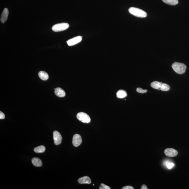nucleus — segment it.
I'll use <instances>...</instances> for the list:
<instances>
[{
	"instance_id": "obj_1",
	"label": "nucleus",
	"mask_w": 189,
	"mask_h": 189,
	"mask_svg": "<svg viewBox=\"0 0 189 189\" xmlns=\"http://www.w3.org/2000/svg\"><path fill=\"white\" fill-rule=\"evenodd\" d=\"M129 11L131 14L138 17L145 18L147 15V13L144 11L135 7H131L130 8Z\"/></svg>"
},
{
	"instance_id": "obj_2",
	"label": "nucleus",
	"mask_w": 189,
	"mask_h": 189,
	"mask_svg": "<svg viewBox=\"0 0 189 189\" xmlns=\"http://www.w3.org/2000/svg\"><path fill=\"white\" fill-rule=\"evenodd\" d=\"M172 67L175 72L179 74L185 73L187 68L186 66L184 64L177 62L174 63Z\"/></svg>"
},
{
	"instance_id": "obj_3",
	"label": "nucleus",
	"mask_w": 189,
	"mask_h": 189,
	"mask_svg": "<svg viewBox=\"0 0 189 189\" xmlns=\"http://www.w3.org/2000/svg\"><path fill=\"white\" fill-rule=\"evenodd\" d=\"M69 26V24L67 23H61L53 26L52 27V30L55 32L62 31L67 30Z\"/></svg>"
},
{
	"instance_id": "obj_4",
	"label": "nucleus",
	"mask_w": 189,
	"mask_h": 189,
	"mask_svg": "<svg viewBox=\"0 0 189 189\" xmlns=\"http://www.w3.org/2000/svg\"><path fill=\"white\" fill-rule=\"evenodd\" d=\"M77 119L82 123H88L90 122L91 119L89 115L85 113L80 112L77 114Z\"/></svg>"
},
{
	"instance_id": "obj_5",
	"label": "nucleus",
	"mask_w": 189,
	"mask_h": 189,
	"mask_svg": "<svg viewBox=\"0 0 189 189\" xmlns=\"http://www.w3.org/2000/svg\"><path fill=\"white\" fill-rule=\"evenodd\" d=\"M53 138L54 140V144L56 145H58L61 143L62 137L61 134L57 131H55L53 132Z\"/></svg>"
},
{
	"instance_id": "obj_6",
	"label": "nucleus",
	"mask_w": 189,
	"mask_h": 189,
	"mask_svg": "<svg viewBox=\"0 0 189 189\" xmlns=\"http://www.w3.org/2000/svg\"><path fill=\"white\" fill-rule=\"evenodd\" d=\"M82 142V138L80 135L76 134L74 135L72 140L73 145L75 147H77L80 145Z\"/></svg>"
},
{
	"instance_id": "obj_7",
	"label": "nucleus",
	"mask_w": 189,
	"mask_h": 189,
	"mask_svg": "<svg viewBox=\"0 0 189 189\" xmlns=\"http://www.w3.org/2000/svg\"><path fill=\"white\" fill-rule=\"evenodd\" d=\"M165 154L170 157H173L176 156L178 154L177 151L172 148H167L164 151Z\"/></svg>"
},
{
	"instance_id": "obj_8",
	"label": "nucleus",
	"mask_w": 189,
	"mask_h": 189,
	"mask_svg": "<svg viewBox=\"0 0 189 189\" xmlns=\"http://www.w3.org/2000/svg\"><path fill=\"white\" fill-rule=\"evenodd\" d=\"M82 40V38L81 36H79L69 40L67 41V42L69 46H72L75 45L76 44L81 42Z\"/></svg>"
},
{
	"instance_id": "obj_9",
	"label": "nucleus",
	"mask_w": 189,
	"mask_h": 189,
	"mask_svg": "<svg viewBox=\"0 0 189 189\" xmlns=\"http://www.w3.org/2000/svg\"><path fill=\"white\" fill-rule=\"evenodd\" d=\"M9 12L8 9L5 8L4 9L2 14L1 15V22L3 23H4L7 20L8 18Z\"/></svg>"
},
{
	"instance_id": "obj_10",
	"label": "nucleus",
	"mask_w": 189,
	"mask_h": 189,
	"mask_svg": "<svg viewBox=\"0 0 189 189\" xmlns=\"http://www.w3.org/2000/svg\"><path fill=\"white\" fill-rule=\"evenodd\" d=\"M78 181L80 184H91V182L90 178L88 176H85L79 178Z\"/></svg>"
},
{
	"instance_id": "obj_11",
	"label": "nucleus",
	"mask_w": 189,
	"mask_h": 189,
	"mask_svg": "<svg viewBox=\"0 0 189 189\" xmlns=\"http://www.w3.org/2000/svg\"><path fill=\"white\" fill-rule=\"evenodd\" d=\"M55 90V94L56 96L60 97H65V93L64 91L60 88H57Z\"/></svg>"
},
{
	"instance_id": "obj_12",
	"label": "nucleus",
	"mask_w": 189,
	"mask_h": 189,
	"mask_svg": "<svg viewBox=\"0 0 189 189\" xmlns=\"http://www.w3.org/2000/svg\"><path fill=\"white\" fill-rule=\"evenodd\" d=\"M32 162L33 165L36 167H41L42 165V161L38 158L34 157L32 158Z\"/></svg>"
},
{
	"instance_id": "obj_13",
	"label": "nucleus",
	"mask_w": 189,
	"mask_h": 189,
	"mask_svg": "<svg viewBox=\"0 0 189 189\" xmlns=\"http://www.w3.org/2000/svg\"><path fill=\"white\" fill-rule=\"evenodd\" d=\"M117 98H124L127 96V93L123 90H120L117 91L116 93Z\"/></svg>"
},
{
	"instance_id": "obj_14",
	"label": "nucleus",
	"mask_w": 189,
	"mask_h": 189,
	"mask_svg": "<svg viewBox=\"0 0 189 189\" xmlns=\"http://www.w3.org/2000/svg\"><path fill=\"white\" fill-rule=\"evenodd\" d=\"M38 75L39 77L42 80H47L48 79L49 76L48 74L46 72H45V71H40Z\"/></svg>"
},
{
	"instance_id": "obj_15",
	"label": "nucleus",
	"mask_w": 189,
	"mask_h": 189,
	"mask_svg": "<svg viewBox=\"0 0 189 189\" xmlns=\"http://www.w3.org/2000/svg\"><path fill=\"white\" fill-rule=\"evenodd\" d=\"M46 148L43 145L40 146L35 148L34 152L36 153H42L45 152Z\"/></svg>"
},
{
	"instance_id": "obj_16",
	"label": "nucleus",
	"mask_w": 189,
	"mask_h": 189,
	"mask_svg": "<svg viewBox=\"0 0 189 189\" xmlns=\"http://www.w3.org/2000/svg\"><path fill=\"white\" fill-rule=\"evenodd\" d=\"M161 84L158 81H154L151 84V86L155 89H160Z\"/></svg>"
},
{
	"instance_id": "obj_17",
	"label": "nucleus",
	"mask_w": 189,
	"mask_h": 189,
	"mask_svg": "<svg viewBox=\"0 0 189 189\" xmlns=\"http://www.w3.org/2000/svg\"><path fill=\"white\" fill-rule=\"evenodd\" d=\"M164 2L171 5H175L178 3V0H162Z\"/></svg>"
},
{
	"instance_id": "obj_18",
	"label": "nucleus",
	"mask_w": 189,
	"mask_h": 189,
	"mask_svg": "<svg viewBox=\"0 0 189 189\" xmlns=\"http://www.w3.org/2000/svg\"><path fill=\"white\" fill-rule=\"evenodd\" d=\"M170 89V87L169 85L166 83H162L161 85L160 90L163 91H168Z\"/></svg>"
},
{
	"instance_id": "obj_19",
	"label": "nucleus",
	"mask_w": 189,
	"mask_h": 189,
	"mask_svg": "<svg viewBox=\"0 0 189 189\" xmlns=\"http://www.w3.org/2000/svg\"><path fill=\"white\" fill-rule=\"evenodd\" d=\"M174 164L173 163H170L168 161H167L166 163V166H167L168 169H171L174 166Z\"/></svg>"
},
{
	"instance_id": "obj_20",
	"label": "nucleus",
	"mask_w": 189,
	"mask_h": 189,
	"mask_svg": "<svg viewBox=\"0 0 189 189\" xmlns=\"http://www.w3.org/2000/svg\"><path fill=\"white\" fill-rule=\"evenodd\" d=\"M137 92L140 93H145L147 92V90H143L141 88H137L136 90Z\"/></svg>"
},
{
	"instance_id": "obj_21",
	"label": "nucleus",
	"mask_w": 189,
	"mask_h": 189,
	"mask_svg": "<svg viewBox=\"0 0 189 189\" xmlns=\"http://www.w3.org/2000/svg\"><path fill=\"white\" fill-rule=\"evenodd\" d=\"M111 188L110 187L102 183L100 184V186L99 187L100 189H111Z\"/></svg>"
},
{
	"instance_id": "obj_22",
	"label": "nucleus",
	"mask_w": 189,
	"mask_h": 189,
	"mask_svg": "<svg viewBox=\"0 0 189 189\" xmlns=\"http://www.w3.org/2000/svg\"><path fill=\"white\" fill-rule=\"evenodd\" d=\"M5 118V115L3 112H0V119L3 120Z\"/></svg>"
},
{
	"instance_id": "obj_23",
	"label": "nucleus",
	"mask_w": 189,
	"mask_h": 189,
	"mask_svg": "<svg viewBox=\"0 0 189 189\" xmlns=\"http://www.w3.org/2000/svg\"><path fill=\"white\" fill-rule=\"evenodd\" d=\"M122 189H134V188L132 186H125L122 187Z\"/></svg>"
},
{
	"instance_id": "obj_24",
	"label": "nucleus",
	"mask_w": 189,
	"mask_h": 189,
	"mask_svg": "<svg viewBox=\"0 0 189 189\" xmlns=\"http://www.w3.org/2000/svg\"><path fill=\"white\" fill-rule=\"evenodd\" d=\"M141 189H147V187L145 185H143L141 186Z\"/></svg>"
},
{
	"instance_id": "obj_25",
	"label": "nucleus",
	"mask_w": 189,
	"mask_h": 189,
	"mask_svg": "<svg viewBox=\"0 0 189 189\" xmlns=\"http://www.w3.org/2000/svg\"><path fill=\"white\" fill-rule=\"evenodd\" d=\"M161 84H162V82H161Z\"/></svg>"
}]
</instances>
